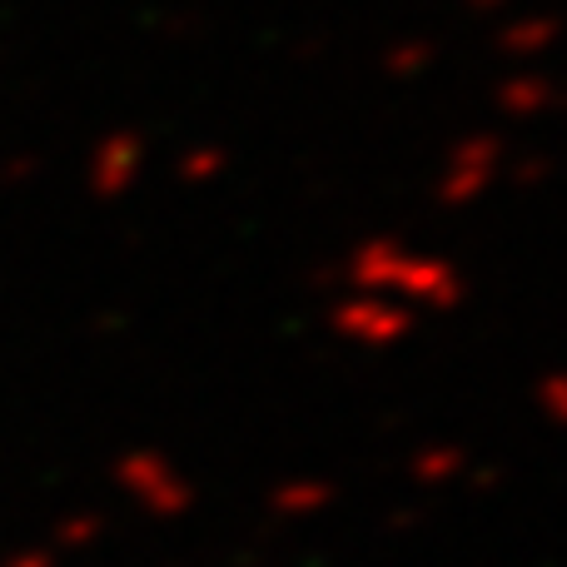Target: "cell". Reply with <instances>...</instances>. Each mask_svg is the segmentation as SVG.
I'll return each mask as SVG.
<instances>
[{"label":"cell","mask_w":567,"mask_h":567,"mask_svg":"<svg viewBox=\"0 0 567 567\" xmlns=\"http://www.w3.org/2000/svg\"><path fill=\"white\" fill-rule=\"evenodd\" d=\"M553 100V90L543 85V80H513L508 95H503V105L518 110V115H533V110H543Z\"/></svg>","instance_id":"6da1fadb"},{"label":"cell","mask_w":567,"mask_h":567,"mask_svg":"<svg viewBox=\"0 0 567 567\" xmlns=\"http://www.w3.org/2000/svg\"><path fill=\"white\" fill-rule=\"evenodd\" d=\"M558 35V25L553 20H528V25H518L508 35V45H518V50H538V45H548V40Z\"/></svg>","instance_id":"7a4b0ae2"}]
</instances>
